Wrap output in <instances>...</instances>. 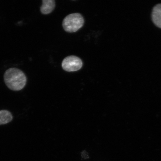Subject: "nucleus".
<instances>
[{
    "label": "nucleus",
    "mask_w": 161,
    "mask_h": 161,
    "mask_svg": "<svg viewBox=\"0 0 161 161\" xmlns=\"http://www.w3.org/2000/svg\"><path fill=\"white\" fill-rule=\"evenodd\" d=\"M4 80L10 90L19 91L25 88L27 84V78L22 70L13 68L6 70L4 75Z\"/></svg>",
    "instance_id": "f257e3e1"
},
{
    "label": "nucleus",
    "mask_w": 161,
    "mask_h": 161,
    "mask_svg": "<svg viewBox=\"0 0 161 161\" xmlns=\"http://www.w3.org/2000/svg\"><path fill=\"white\" fill-rule=\"evenodd\" d=\"M152 19L154 25L161 29V3L158 4L153 8Z\"/></svg>",
    "instance_id": "20e7f679"
},
{
    "label": "nucleus",
    "mask_w": 161,
    "mask_h": 161,
    "mask_svg": "<svg viewBox=\"0 0 161 161\" xmlns=\"http://www.w3.org/2000/svg\"><path fill=\"white\" fill-rule=\"evenodd\" d=\"M55 7V2L54 0H43L40 11L43 14H48L53 11Z\"/></svg>",
    "instance_id": "39448f33"
},
{
    "label": "nucleus",
    "mask_w": 161,
    "mask_h": 161,
    "mask_svg": "<svg viewBox=\"0 0 161 161\" xmlns=\"http://www.w3.org/2000/svg\"><path fill=\"white\" fill-rule=\"evenodd\" d=\"M83 65L82 60L75 56H67L62 62V66L64 70L68 72H75L81 69Z\"/></svg>",
    "instance_id": "7ed1b4c3"
},
{
    "label": "nucleus",
    "mask_w": 161,
    "mask_h": 161,
    "mask_svg": "<svg viewBox=\"0 0 161 161\" xmlns=\"http://www.w3.org/2000/svg\"><path fill=\"white\" fill-rule=\"evenodd\" d=\"M11 112L6 110H0V125L9 123L13 119Z\"/></svg>",
    "instance_id": "423d86ee"
},
{
    "label": "nucleus",
    "mask_w": 161,
    "mask_h": 161,
    "mask_svg": "<svg viewBox=\"0 0 161 161\" xmlns=\"http://www.w3.org/2000/svg\"><path fill=\"white\" fill-rule=\"evenodd\" d=\"M84 23L83 16L81 14L75 13L70 14L65 17L62 22V26L66 32L73 33L81 29Z\"/></svg>",
    "instance_id": "f03ea898"
}]
</instances>
